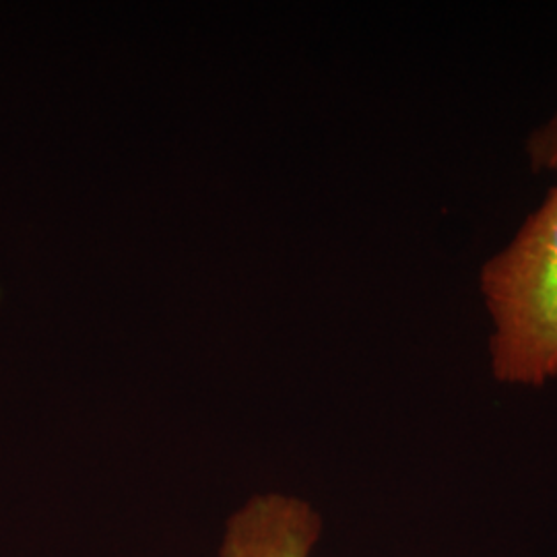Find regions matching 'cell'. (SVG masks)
I'll list each match as a JSON object with an SVG mask.
<instances>
[{
  "mask_svg": "<svg viewBox=\"0 0 557 557\" xmlns=\"http://www.w3.org/2000/svg\"><path fill=\"white\" fill-rule=\"evenodd\" d=\"M479 292L490 317V372L539 388L557 379V182L515 238L483 262Z\"/></svg>",
  "mask_w": 557,
  "mask_h": 557,
  "instance_id": "6da1fadb",
  "label": "cell"
},
{
  "mask_svg": "<svg viewBox=\"0 0 557 557\" xmlns=\"http://www.w3.org/2000/svg\"><path fill=\"white\" fill-rule=\"evenodd\" d=\"M320 533L322 518L308 502L260 494L227 520L220 557H310Z\"/></svg>",
  "mask_w": 557,
  "mask_h": 557,
  "instance_id": "7a4b0ae2",
  "label": "cell"
},
{
  "mask_svg": "<svg viewBox=\"0 0 557 557\" xmlns=\"http://www.w3.org/2000/svg\"><path fill=\"white\" fill-rule=\"evenodd\" d=\"M527 156L535 172L557 174V110L552 119L531 133L527 140Z\"/></svg>",
  "mask_w": 557,
  "mask_h": 557,
  "instance_id": "3957f363",
  "label": "cell"
}]
</instances>
